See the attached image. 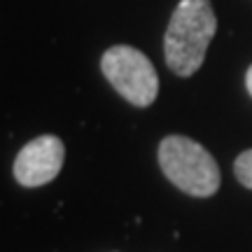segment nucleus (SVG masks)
<instances>
[{
	"label": "nucleus",
	"instance_id": "nucleus-3",
	"mask_svg": "<svg viewBox=\"0 0 252 252\" xmlns=\"http://www.w3.org/2000/svg\"><path fill=\"white\" fill-rule=\"evenodd\" d=\"M100 70L112 89L135 108H150L159 96V75L152 61L135 47H110L100 56Z\"/></svg>",
	"mask_w": 252,
	"mask_h": 252
},
{
	"label": "nucleus",
	"instance_id": "nucleus-4",
	"mask_svg": "<svg viewBox=\"0 0 252 252\" xmlns=\"http://www.w3.org/2000/svg\"><path fill=\"white\" fill-rule=\"evenodd\" d=\"M65 145L59 135H37L14 159V178L21 187H42L61 173Z\"/></svg>",
	"mask_w": 252,
	"mask_h": 252
},
{
	"label": "nucleus",
	"instance_id": "nucleus-1",
	"mask_svg": "<svg viewBox=\"0 0 252 252\" xmlns=\"http://www.w3.org/2000/svg\"><path fill=\"white\" fill-rule=\"evenodd\" d=\"M215 33L217 17L210 0H180L163 35V59L171 72L178 77L196 75Z\"/></svg>",
	"mask_w": 252,
	"mask_h": 252
},
{
	"label": "nucleus",
	"instance_id": "nucleus-5",
	"mask_svg": "<svg viewBox=\"0 0 252 252\" xmlns=\"http://www.w3.org/2000/svg\"><path fill=\"white\" fill-rule=\"evenodd\" d=\"M234 175L243 187L252 189V150H245V152H241L238 157H236Z\"/></svg>",
	"mask_w": 252,
	"mask_h": 252
},
{
	"label": "nucleus",
	"instance_id": "nucleus-2",
	"mask_svg": "<svg viewBox=\"0 0 252 252\" xmlns=\"http://www.w3.org/2000/svg\"><path fill=\"white\" fill-rule=\"evenodd\" d=\"M157 157L163 175L189 196L208 198L220 189L222 175L215 157L187 135H166Z\"/></svg>",
	"mask_w": 252,
	"mask_h": 252
},
{
	"label": "nucleus",
	"instance_id": "nucleus-6",
	"mask_svg": "<svg viewBox=\"0 0 252 252\" xmlns=\"http://www.w3.org/2000/svg\"><path fill=\"white\" fill-rule=\"evenodd\" d=\"M245 87H248V94L252 96V65L248 68V75H245Z\"/></svg>",
	"mask_w": 252,
	"mask_h": 252
}]
</instances>
